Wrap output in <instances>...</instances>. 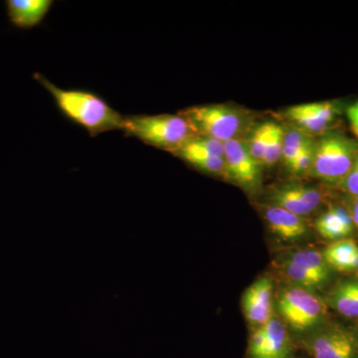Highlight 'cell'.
<instances>
[{"mask_svg": "<svg viewBox=\"0 0 358 358\" xmlns=\"http://www.w3.org/2000/svg\"><path fill=\"white\" fill-rule=\"evenodd\" d=\"M348 117L350 120L353 133L358 136V102L353 103L352 106L348 108Z\"/></svg>", "mask_w": 358, "mask_h": 358, "instance_id": "4316f807", "label": "cell"}, {"mask_svg": "<svg viewBox=\"0 0 358 358\" xmlns=\"http://www.w3.org/2000/svg\"><path fill=\"white\" fill-rule=\"evenodd\" d=\"M289 358H292V357H289Z\"/></svg>", "mask_w": 358, "mask_h": 358, "instance_id": "f1b7e54d", "label": "cell"}, {"mask_svg": "<svg viewBox=\"0 0 358 358\" xmlns=\"http://www.w3.org/2000/svg\"><path fill=\"white\" fill-rule=\"evenodd\" d=\"M282 271L287 278L296 285L299 288H303L312 291L317 288H320L324 282L327 281L324 278L310 272L307 268L301 267L287 259L282 264Z\"/></svg>", "mask_w": 358, "mask_h": 358, "instance_id": "d6986e66", "label": "cell"}, {"mask_svg": "<svg viewBox=\"0 0 358 358\" xmlns=\"http://www.w3.org/2000/svg\"><path fill=\"white\" fill-rule=\"evenodd\" d=\"M173 155L197 171L226 178V164L224 157L195 152L185 147L178 148Z\"/></svg>", "mask_w": 358, "mask_h": 358, "instance_id": "e0dca14e", "label": "cell"}, {"mask_svg": "<svg viewBox=\"0 0 358 358\" xmlns=\"http://www.w3.org/2000/svg\"><path fill=\"white\" fill-rule=\"evenodd\" d=\"M289 261L301 266V267L307 268L310 272L320 275L327 280L329 278V266L324 261L322 253L315 251V250H300L296 253L292 254L289 258Z\"/></svg>", "mask_w": 358, "mask_h": 358, "instance_id": "ffe728a7", "label": "cell"}, {"mask_svg": "<svg viewBox=\"0 0 358 358\" xmlns=\"http://www.w3.org/2000/svg\"><path fill=\"white\" fill-rule=\"evenodd\" d=\"M329 267L339 272L358 271V245L350 238L334 241L322 252Z\"/></svg>", "mask_w": 358, "mask_h": 358, "instance_id": "5bb4252c", "label": "cell"}, {"mask_svg": "<svg viewBox=\"0 0 358 358\" xmlns=\"http://www.w3.org/2000/svg\"><path fill=\"white\" fill-rule=\"evenodd\" d=\"M182 147L195 152L224 157V143L206 136H193L192 140L188 141Z\"/></svg>", "mask_w": 358, "mask_h": 358, "instance_id": "603a6c76", "label": "cell"}, {"mask_svg": "<svg viewBox=\"0 0 358 358\" xmlns=\"http://www.w3.org/2000/svg\"><path fill=\"white\" fill-rule=\"evenodd\" d=\"M358 155V141L334 133L324 134L315 143L310 174L336 186L348 176Z\"/></svg>", "mask_w": 358, "mask_h": 358, "instance_id": "3957f363", "label": "cell"}, {"mask_svg": "<svg viewBox=\"0 0 358 358\" xmlns=\"http://www.w3.org/2000/svg\"><path fill=\"white\" fill-rule=\"evenodd\" d=\"M282 322L298 333L310 331L324 315V303L308 289L293 287L282 289L278 303Z\"/></svg>", "mask_w": 358, "mask_h": 358, "instance_id": "5b68a950", "label": "cell"}, {"mask_svg": "<svg viewBox=\"0 0 358 358\" xmlns=\"http://www.w3.org/2000/svg\"><path fill=\"white\" fill-rule=\"evenodd\" d=\"M350 208L348 211L352 214L353 222H355V229L358 230V199H352L350 197Z\"/></svg>", "mask_w": 358, "mask_h": 358, "instance_id": "83f0119b", "label": "cell"}, {"mask_svg": "<svg viewBox=\"0 0 358 358\" xmlns=\"http://www.w3.org/2000/svg\"><path fill=\"white\" fill-rule=\"evenodd\" d=\"M274 122H266L261 124L253 129L250 134L248 141H244L246 147L248 148L250 155L261 164L264 152L267 147L268 138L272 134Z\"/></svg>", "mask_w": 358, "mask_h": 358, "instance_id": "44dd1931", "label": "cell"}, {"mask_svg": "<svg viewBox=\"0 0 358 358\" xmlns=\"http://www.w3.org/2000/svg\"><path fill=\"white\" fill-rule=\"evenodd\" d=\"M315 228L320 237L334 242L352 235L355 225L348 209L333 206L320 214L315 221Z\"/></svg>", "mask_w": 358, "mask_h": 358, "instance_id": "4fadbf2b", "label": "cell"}, {"mask_svg": "<svg viewBox=\"0 0 358 358\" xmlns=\"http://www.w3.org/2000/svg\"><path fill=\"white\" fill-rule=\"evenodd\" d=\"M6 13L11 24L18 29L39 25L50 11L52 0H7Z\"/></svg>", "mask_w": 358, "mask_h": 358, "instance_id": "8fae6325", "label": "cell"}, {"mask_svg": "<svg viewBox=\"0 0 358 358\" xmlns=\"http://www.w3.org/2000/svg\"><path fill=\"white\" fill-rule=\"evenodd\" d=\"M336 187L346 193L352 199H358V155L350 173L338 185H336Z\"/></svg>", "mask_w": 358, "mask_h": 358, "instance_id": "484cf974", "label": "cell"}, {"mask_svg": "<svg viewBox=\"0 0 358 358\" xmlns=\"http://www.w3.org/2000/svg\"><path fill=\"white\" fill-rule=\"evenodd\" d=\"M285 129L281 124L275 122L272 134L268 138L267 147L261 160L262 166L271 167L281 159L282 147H284Z\"/></svg>", "mask_w": 358, "mask_h": 358, "instance_id": "7402d4cb", "label": "cell"}, {"mask_svg": "<svg viewBox=\"0 0 358 358\" xmlns=\"http://www.w3.org/2000/svg\"><path fill=\"white\" fill-rule=\"evenodd\" d=\"M331 307L348 319H358V281L339 282L329 298Z\"/></svg>", "mask_w": 358, "mask_h": 358, "instance_id": "2e32d148", "label": "cell"}, {"mask_svg": "<svg viewBox=\"0 0 358 358\" xmlns=\"http://www.w3.org/2000/svg\"><path fill=\"white\" fill-rule=\"evenodd\" d=\"M305 348L313 358H358V334L329 326L306 338Z\"/></svg>", "mask_w": 358, "mask_h": 358, "instance_id": "8992f818", "label": "cell"}, {"mask_svg": "<svg viewBox=\"0 0 358 358\" xmlns=\"http://www.w3.org/2000/svg\"><path fill=\"white\" fill-rule=\"evenodd\" d=\"M264 329L267 338L264 358L292 357L293 343L284 322L273 315Z\"/></svg>", "mask_w": 358, "mask_h": 358, "instance_id": "9a60e30c", "label": "cell"}, {"mask_svg": "<svg viewBox=\"0 0 358 358\" xmlns=\"http://www.w3.org/2000/svg\"><path fill=\"white\" fill-rule=\"evenodd\" d=\"M338 108L336 103L329 101L303 103L289 107L285 117L293 124L294 128L310 136H319L331 126L339 115Z\"/></svg>", "mask_w": 358, "mask_h": 358, "instance_id": "ba28073f", "label": "cell"}, {"mask_svg": "<svg viewBox=\"0 0 358 358\" xmlns=\"http://www.w3.org/2000/svg\"><path fill=\"white\" fill-rule=\"evenodd\" d=\"M33 78L50 93L62 114L70 121L83 127L90 136L122 131L124 115L96 94L83 90L59 88L40 73H34Z\"/></svg>", "mask_w": 358, "mask_h": 358, "instance_id": "6da1fadb", "label": "cell"}, {"mask_svg": "<svg viewBox=\"0 0 358 358\" xmlns=\"http://www.w3.org/2000/svg\"><path fill=\"white\" fill-rule=\"evenodd\" d=\"M264 213L268 228L285 241H294L307 234L308 223L301 216L275 205L266 207Z\"/></svg>", "mask_w": 358, "mask_h": 358, "instance_id": "7c38bea8", "label": "cell"}, {"mask_svg": "<svg viewBox=\"0 0 358 358\" xmlns=\"http://www.w3.org/2000/svg\"><path fill=\"white\" fill-rule=\"evenodd\" d=\"M122 131L171 154L196 136L180 115H129L124 117Z\"/></svg>", "mask_w": 358, "mask_h": 358, "instance_id": "7a4b0ae2", "label": "cell"}, {"mask_svg": "<svg viewBox=\"0 0 358 358\" xmlns=\"http://www.w3.org/2000/svg\"><path fill=\"white\" fill-rule=\"evenodd\" d=\"M270 199L275 206L305 217L324 203V195L312 186L292 183L275 188L270 194Z\"/></svg>", "mask_w": 358, "mask_h": 358, "instance_id": "9c48e42d", "label": "cell"}, {"mask_svg": "<svg viewBox=\"0 0 358 358\" xmlns=\"http://www.w3.org/2000/svg\"><path fill=\"white\" fill-rule=\"evenodd\" d=\"M313 141V136L300 129L292 128L285 131L284 147L281 159L287 169H291L298 155Z\"/></svg>", "mask_w": 358, "mask_h": 358, "instance_id": "ac0fdd59", "label": "cell"}, {"mask_svg": "<svg viewBox=\"0 0 358 358\" xmlns=\"http://www.w3.org/2000/svg\"><path fill=\"white\" fill-rule=\"evenodd\" d=\"M179 115L188 122L196 136L226 141L239 138L247 124L246 115L226 105H205L190 107Z\"/></svg>", "mask_w": 358, "mask_h": 358, "instance_id": "277c9868", "label": "cell"}, {"mask_svg": "<svg viewBox=\"0 0 358 358\" xmlns=\"http://www.w3.org/2000/svg\"><path fill=\"white\" fill-rule=\"evenodd\" d=\"M226 178L248 192H255L261 183L262 164L250 155L246 143L241 138L224 143Z\"/></svg>", "mask_w": 358, "mask_h": 358, "instance_id": "52a82bcc", "label": "cell"}, {"mask_svg": "<svg viewBox=\"0 0 358 358\" xmlns=\"http://www.w3.org/2000/svg\"><path fill=\"white\" fill-rule=\"evenodd\" d=\"M267 338L265 329L263 327H255L249 338L248 357L249 358H264L265 355Z\"/></svg>", "mask_w": 358, "mask_h": 358, "instance_id": "d4e9b609", "label": "cell"}, {"mask_svg": "<svg viewBox=\"0 0 358 358\" xmlns=\"http://www.w3.org/2000/svg\"><path fill=\"white\" fill-rule=\"evenodd\" d=\"M273 282L267 277L260 278L245 292L242 307L245 317L254 327H263L272 317Z\"/></svg>", "mask_w": 358, "mask_h": 358, "instance_id": "30bf717a", "label": "cell"}, {"mask_svg": "<svg viewBox=\"0 0 358 358\" xmlns=\"http://www.w3.org/2000/svg\"><path fill=\"white\" fill-rule=\"evenodd\" d=\"M315 143L313 141L310 145H308L303 152L296 157V162L289 169L292 173L296 176H303L305 173H310L312 169L313 159H315Z\"/></svg>", "mask_w": 358, "mask_h": 358, "instance_id": "cb8c5ba5", "label": "cell"}]
</instances>
